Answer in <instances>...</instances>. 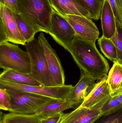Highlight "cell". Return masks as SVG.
<instances>
[{"instance_id":"obj_29","label":"cell","mask_w":122,"mask_h":123,"mask_svg":"<svg viewBox=\"0 0 122 123\" xmlns=\"http://www.w3.org/2000/svg\"><path fill=\"white\" fill-rule=\"evenodd\" d=\"M0 4L4 5L13 12L19 13L17 0H0Z\"/></svg>"},{"instance_id":"obj_7","label":"cell","mask_w":122,"mask_h":123,"mask_svg":"<svg viewBox=\"0 0 122 123\" xmlns=\"http://www.w3.org/2000/svg\"><path fill=\"white\" fill-rule=\"evenodd\" d=\"M48 34L57 43L68 52L77 35L67 19L54 10Z\"/></svg>"},{"instance_id":"obj_16","label":"cell","mask_w":122,"mask_h":123,"mask_svg":"<svg viewBox=\"0 0 122 123\" xmlns=\"http://www.w3.org/2000/svg\"><path fill=\"white\" fill-rule=\"evenodd\" d=\"M0 80L21 85L43 86L40 82L33 78L30 74L13 69L4 70L1 73Z\"/></svg>"},{"instance_id":"obj_17","label":"cell","mask_w":122,"mask_h":123,"mask_svg":"<svg viewBox=\"0 0 122 123\" xmlns=\"http://www.w3.org/2000/svg\"><path fill=\"white\" fill-rule=\"evenodd\" d=\"M43 117L37 113L20 114L10 112L4 114L0 112V123H41Z\"/></svg>"},{"instance_id":"obj_12","label":"cell","mask_w":122,"mask_h":123,"mask_svg":"<svg viewBox=\"0 0 122 123\" xmlns=\"http://www.w3.org/2000/svg\"><path fill=\"white\" fill-rule=\"evenodd\" d=\"M96 80L90 77L81 75L79 81L73 87L66 99L71 102L75 108L79 107L95 86Z\"/></svg>"},{"instance_id":"obj_10","label":"cell","mask_w":122,"mask_h":123,"mask_svg":"<svg viewBox=\"0 0 122 123\" xmlns=\"http://www.w3.org/2000/svg\"><path fill=\"white\" fill-rule=\"evenodd\" d=\"M107 74L99 80L80 106L90 109L100 110L111 96V90L107 82Z\"/></svg>"},{"instance_id":"obj_21","label":"cell","mask_w":122,"mask_h":123,"mask_svg":"<svg viewBox=\"0 0 122 123\" xmlns=\"http://www.w3.org/2000/svg\"><path fill=\"white\" fill-rule=\"evenodd\" d=\"M89 13V18L97 20L100 18L105 0H76Z\"/></svg>"},{"instance_id":"obj_6","label":"cell","mask_w":122,"mask_h":123,"mask_svg":"<svg viewBox=\"0 0 122 123\" xmlns=\"http://www.w3.org/2000/svg\"><path fill=\"white\" fill-rule=\"evenodd\" d=\"M73 87L71 85L54 86L21 85L0 80V88L15 92H31L61 100L66 99Z\"/></svg>"},{"instance_id":"obj_8","label":"cell","mask_w":122,"mask_h":123,"mask_svg":"<svg viewBox=\"0 0 122 123\" xmlns=\"http://www.w3.org/2000/svg\"><path fill=\"white\" fill-rule=\"evenodd\" d=\"M0 44L6 42L26 45V43L17 27L12 11L0 4Z\"/></svg>"},{"instance_id":"obj_14","label":"cell","mask_w":122,"mask_h":123,"mask_svg":"<svg viewBox=\"0 0 122 123\" xmlns=\"http://www.w3.org/2000/svg\"><path fill=\"white\" fill-rule=\"evenodd\" d=\"M49 1L53 10L64 18L70 15L89 18L88 11L76 0H49Z\"/></svg>"},{"instance_id":"obj_19","label":"cell","mask_w":122,"mask_h":123,"mask_svg":"<svg viewBox=\"0 0 122 123\" xmlns=\"http://www.w3.org/2000/svg\"><path fill=\"white\" fill-rule=\"evenodd\" d=\"M12 12L19 31L26 43L29 42L34 39V36L37 33L33 28L20 14L13 11Z\"/></svg>"},{"instance_id":"obj_27","label":"cell","mask_w":122,"mask_h":123,"mask_svg":"<svg viewBox=\"0 0 122 123\" xmlns=\"http://www.w3.org/2000/svg\"><path fill=\"white\" fill-rule=\"evenodd\" d=\"M64 114L61 112L44 116L42 118L41 123H59Z\"/></svg>"},{"instance_id":"obj_32","label":"cell","mask_w":122,"mask_h":123,"mask_svg":"<svg viewBox=\"0 0 122 123\" xmlns=\"http://www.w3.org/2000/svg\"><path fill=\"white\" fill-rule=\"evenodd\" d=\"M116 97L117 100L122 105V93L117 96H116Z\"/></svg>"},{"instance_id":"obj_24","label":"cell","mask_w":122,"mask_h":123,"mask_svg":"<svg viewBox=\"0 0 122 123\" xmlns=\"http://www.w3.org/2000/svg\"><path fill=\"white\" fill-rule=\"evenodd\" d=\"M122 108V105L117 100L116 96L112 97L101 109L102 116H107L115 113Z\"/></svg>"},{"instance_id":"obj_2","label":"cell","mask_w":122,"mask_h":123,"mask_svg":"<svg viewBox=\"0 0 122 123\" xmlns=\"http://www.w3.org/2000/svg\"><path fill=\"white\" fill-rule=\"evenodd\" d=\"M18 11L36 33L48 34L53 13L49 0H17Z\"/></svg>"},{"instance_id":"obj_3","label":"cell","mask_w":122,"mask_h":123,"mask_svg":"<svg viewBox=\"0 0 122 123\" xmlns=\"http://www.w3.org/2000/svg\"><path fill=\"white\" fill-rule=\"evenodd\" d=\"M25 46L30 57L31 76L43 86H56L38 39L27 43Z\"/></svg>"},{"instance_id":"obj_28","label":"cell","mask_w":122,"mask_h":123,"mask_svg":"<svg viewBox=\"0 0 122 123\" xmlns=\"http://www.w3.org/2000/svg\"><path fill=\"white\" fill-rule=\"evenodd\" d=\"M111 7L116 21L122 24V17L119 11L115 0H108Z\"/></svg>"},{"instance_id":"obj_1","label":"cell","mask_w":122,"mask_h":123,"mask_svg":"<svg viewBox=\"0 0 122 123\" xmlns=\"http://www.w3.org/2000/svg\"><path fill=\"white\" fill-rule=\"evenodd\" d=\"M69 52L81 72L97 80L107 74L109 63L97 48L95 43L85 40L76 36Z\"/></svg>"},{"instance_id":"obj_31","label":"cell","mask_w":122,"mask_h":123,"mask_svg":"<svg viewBox=\"0 0 122 123\" xmlns=\"http://www.w3.org/2000/svg\"><path fill=\"white\" fill-rule=\"evenodd\" d=\"M115 1L122 17V0H115Z\"/></svg>"},{"instance_id":"obj_15","label":"cell","mask_w":122,"mask_h":123,"mask_svg":"<svg viewBox=\"0 0 122 123\" xmlns=\"http://www.w3.org/2000/svg\"><path fill=\"white\" fill-rule=\"evenodd\" d=\"M100 18L103 32L102 36L111 39L115 33L116 25L114 16L108 0H105Z\"/></svg>"},{"instance_id":"obj_13","label":"cell","mask_w":122,"mask_h":123,"mask_svg":"<svg viewBox=\"0 0 122 123\" xmlns=\"http://www.w3.org/2000/svg\"><path fill=\"white\" fill-rule=\"evenodd\" d=\"M102 116L100 110L80 105L71 112L64 113L59 123H94Z\"/></svg>"},{"instance_id":"obj_22","label":"cell","mask_w":122,"mask_h":123,"mask_svg":"<svg viewBox=\"0 0 122 123\" xmlns=\"http://www.w3.org/2000/svg\"><path fill=\"white\" fill-rule=\"evenodd\" d=\"M122 81V65L118 62L114 63L107 78V82L112 93L119 88Z\"/></svg>"},{"instance_id":"obj_25","label":"cell","mask_w":122,"mask_h":123,"mask_svg":"<svg viewBox=\"0 0 122 123\" xmlns=\"http://www.w3.org/2000/svg\"><path fill=\"white\" fill-rule=\"evenodd\" d=\"M11 103V97L6 90L0 88V109L10 112Z\"/></svg>"},{"instance_id":"obj_23","label":"cell","mask_w":122,"mask_h":123,"mask_svg":"<svg viewBox=\"0 0 122 123\" xmlns=\"http://www.w3.org/2000/svg\"><path fill=\"white\" fill-rule=\"evenodd\" d=\"M116 30L115 33L111 38L116 46L118 55L117 62L122 65V24L115 21Z\"/></svg>"},{"instance_id":"obj_30","label":"cell","mask_w":122,"mask_h":123,"mask_svg":"<svg viewBox=\"0 0 122 123\" xmlns=\"http://www.w3.org/2000/svg\"><path fill=\"white\" fill-rule=\"evenodd\" d=\"M122 93V81L119 88L112 94V97L117 96Z\"/></svg>"},{"instance_id":"obj_4","label":"cell","mask_w":122,"mask_h":123,"mask_svg":"<svg viewBox=\"0 0 122 123\" xmlns=\"http://www.w3.org/2000/svg\"><path fill=\"white\" fill-rule=\"evenodd\" d=\"M0 67L26 74L31 73V61L27 51L16 44L6 42L0 44Z\"/></svg>"},{"instance_id":"obj_20","label":"cell","mask_w":122,"mask_h":123,"mask_svg":"<svg viewBox=\"0 0 122 123\" xmlns=\"http://www.w3.org/2000/svg\"><path fill=\"white\" fill-rule=\"evenodd\" d=\"M98 42L100 49L105 56L114 63L117 62V50L111 39L102 36L98 39Z\"/></svg>"},{"instance_id":"obj_9","label":"cell","mask_w":122,"mask_h":123,"mask_svg":"<svg viewBox=\"0 0 122 123\" xmlns=\"http://www.w3.org/2000/svg\"><path fill=\"white\" fill-rule=\"evenodd\" d=\"M38 41L45 55L49 70L56 86L65 85V76L61 61L43 33H40Z\"/></svg>"},{"instance_id":"obj_26","label":"cell","mask_w":122,"mask_h":123,"mask_svg":"<svg viewBox=\"0 0 122 123\" xmlns=\"http://www.w3.org/2000/svg\"><path fill=\"white\" fill-rule=\"evenodd\" d=\"M102 116L94 123H122V108L113 114Z\"/></svg>"},{"instance_id":"obj_5","label":"cell","mask_w":122,"mask_h":123,"mask_svg":"<svg viewBox=\"0 0 122 123\" xmlns=\"http://www.w3.org/2000/svg\"><path fill=\"white\" fill-rule=\"evenodd\" d=\"M6 90L11 99L10 112L34 114L38 109L53 99L31 92H15Z\"/></svg>"},{"instance_id":"obj_11","label":"cell","mask_w":122,"mask_h":123,"mask_svg":"<svg viewBox=\"0 0 122 123\" xmlns=\"http://www.w3.org/2000/svg\"><path fill=\"white\" fill-rule=\"evenodd\" d=\"M66 18L78 37L93 43L99 38V30L91 19L83 16L70 15H67Z\"/></svg>"},{"instance_id":"obj_18","label":"cell","mask_w":122,"mask_h":123,"mask_svg":"<svg viewBox=\"0 0 122 123\" xmlns=\"http://www.w3.org/2000/svg\"><path fill=\"white\" fill-rule=\"evenodd\" d=\"M74 108V105L67 100L52 99L38 109L36 113L44 116L51 113L61 112Z\"/></svg>"}]
</instances>
